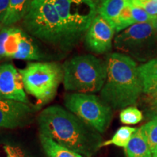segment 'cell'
I'll return each instance as SVG.
<instances>
[{"mask_svg":"<svg viewBox=\"0 0 157 157\" xmlns=\"http://www.w3.org/2000/svg\"><path fill=\"white\" fill-rule=\"evenodd\" d=\"M40 134L82 156L91 157L101 148L98 131L60 105H50L37 117Z\"/></svg>","mask_w":157,"mask_h":157,"instance_id":"6da1fadb","label":"cell"},{"mask_svg":"<svg viewBox=\"0 0 157 157\" xmlns=\"http://www.w3.org/2000/svg\"><path fill=\"white\" fill-rule=\"evenodd\" d=\"M107 78L100 92V98L112 109L119 110L137 103L143 93L136 62L127 55H108Z\"/></svg>","mask_w":157,"mask_h":157,"instance_id":"7a4b0ae2","label":"cell"},{"mask_svg":"<svg viewBox=\"0 0 157 157\" xmlns=\"http://www.w3.org/2000/svg\"><path fill=\"white\" fill-rule=\"evenodd\" d=\"M23 25L29 35L61 51H69L76 45L50 0H32Z\"/></svg>","mask_w":157,"mask_h":157,"instance_id":"3957f363","label":"cell"},{"mask_svg":"<svg viewBox=\"0 0 157 157\" xmlns=\"http://www.w3.org/2000/svg\"><path fill=\"white\" fill-rule=\"evenodd\" d=\"M63 84L67 91L93 94L101 92L107 78L106 61L93 55H80L65 61Z\"/></svg>","mask_w":157,"mask_h":157,"instance_id":"277c9868","label":"cell"},{"mask_svg":"<svg viewBox=\"0 0 157 157\" xmlns=\"http://www.w3.org/2000/svg\"><path fill=\"white\" fill-rule=\"evenodd\" d=\"M19 71L25 90L39 104L53 99L63 78L62 66L53 62L29 63Z\"/></svg>","mask_w":157,"mask_h":157,"instance_id":"5b68a950","label":"cell"},{"mask_svg":"<svg viewBox=\"0 0 157 157\" xmlns=\"http://www.w3.org/2000/svg\"><path fill=\"white\" fill-rule=\"evenodd\" d=\"M114 47L141 62L156 58L157 44L152 22L135 23L124 29L115 37Z\"/></svg>","mask_w":157,"mask_h":157,"instance_id":"8992f818","label":"cell"},{"mask_svg":"<svg viewBox=\"0 0 157 157\" xmlns=\"http://www.w3.org/2000/svg\"><path fill=\"white\" fill-rule=\"evenodd\" d=\"M61 18L70 38L77 44L98 15V7L92 0H50Z\"/></svg>","mask_w":157,"mask_h":157,"instance_id":"52a82bcc","label":"cell"},{"mask_svg":"<svg viewBox=\"0 0 157 157\" xmlns=\"http://www.w3.org/2000/svg\"><path fill=\"white\" fill-rule=\"evenodd\" d=\"M64 105L99 133L106 130L112 119V109L93 94L68 93L65 95Z\"/></svg>","mask_w":157,"mask_h":157,"instance_id":"ba28073f","label":"cell"},{"mask_svg":"<svg viewBox=\"0 0 157 157\" xmlns=\"http://www.w3.org/2000/svg\"><path fill=\"white\" fill-rule=\"evenodd\" d=\"M37 108L0 98V129H15L29 124Z\"/></svg>","mask_w":157,"mask_h":157,"instance_id":"9c48e42d","label":"cell"},{"mask_svg":"<svg viewBox=\"0 0 157 157\" xmlns=\"http://www.w3.org/2000/svg\"><path fill=\"white\" fill-rule=\"evenodd\" d=\"M115 33L112 25L98 14L84 36L86 47L96 54L109 52L112 48Z\"/></svg>","mask_w":157,"mask_h":157,"instance_id":"30bf717a","label":"cell"},{"mask_svg":"<svg viewBox=\"0 0 157 157\" xmlns=\"http://www.w3.org/2000/svg\"><path fill=\"white\" fill-rule=\"evenodd\" d=\"M19 70L10 63L0 65V98L29 104Z\"/></svg>","mask_w":157,"mask_h":157,"instance_id":"8fae6325","label":"cell"},{"mask_svg":"<svg viewBox=\"0 0 157 157\" xmlns=\"http://www.w3.org/2000/svg\"><path fill=\"white\" fill-rule=\"evenodd\" d=\"M23 31L15 27H4L0 31V60L14 59L18 50Z\"/></svg>","mask_w":157,"mask_h":157,"instance_id":"7c38bea8","label":"cell"},{"mask_svg":"<svg viewBox=\"0 0 157 157\" xmlns=\"http://www.w3.org/2000/svg\"><path fill=\"white\" fill-rule=\"evenodd\" d=\"M143 93L148 95L157 86V56L137 68Z\"/></svg>","mask_w":157,"mask_h":157,"instance_id":"4fadbf2b","label":"cell"},{"mask_svg":"<svg viewBox=\"0 0 157 157\" xmlns=\"http://www.w3.org/2000/svg\"><path fill=\"white\" fill-rule=\"evenodd\" d=\"M32 0H10L7 14L2 25L5 27L13 26L19 21H23L30 8Z\"/></svg>","mask_w":157,"mask_h":157,"instance_id":"5bb4252c","label":"cell"},{"mask_svg":"<svg viewBox=\"0 0 157 157\" xmlns=\"http://www.w3.org/2000/svg\"><path fill=\"white\" fill-rule=\"evenodd\" d=\"M127 157H152L153 154L151 151L147 140L143 135L141 127L132 135V138L125 148Z\"/></svg>","mask_w":157,"mask_h":157,"instance_id":"9a60e30c","label":"cell"},{"mask_svg":"<svg viewBox=\"0 0 157 157\" xmlns=\"http://www.w3.org/2000/svg\"><path fill=\"white\" fill-rule=\"evenodd\" d=\"M44 58L42 52L33 42L30 35L23 31L19 48L15 56L14 59L17 60H29V61H38Z\"/></svg>","mask_w":157,"mask_h":157,"instance_id":"2e32d148","label":"cell"},{"mask_svg":"<svg viewBox=\"0 0 157 157\" xmlns=\"http://www.w3.org/2000/svg\"><path fill=\"white\" fill-rule=\"evenodd\" d=\"M128 0H104L98 8V14L106 20L114 29L118 17Z\"/></svg>","mask_w":157,"mask_h":157,"instance_id":"e0dca14e","label":"cell"},{"mask_svg":"<svg viewBox=\"0 0 157 157\" xmlns=\"http://www.w3.org/2000/svg\"><path fill=\"white\" fill-rule=\"evenodd\" d=\"M39 140L43 150L48 157H83L40 133Z\"/></svg>","mask_w":157,"mask_h":157,"instance_id":"ac0fdd59","label":"cell"},{"mask_svg":"<svg viewBox=\"0 0 157 157\" xmlns=\"http://www.w3.org/2000/svg\"><path fill=\"white\" fill-rule=\"evenodd\" d=\"M137 129V128L127 126L121 127L115 132V134L113 135L112 138L110 139L109 140H106L101 143V148L103 146L114 145V146L126 148L127 145L129 144V141L131 140V138H132V135L136 132Z\"/></svg>","mask_w":157,"mask_h":157,"instance_id":"d6986e66","label":"cell"},{"mask_svg":"<svg viewBox=\"0 0 157 157\" xmlns=\"http://www.w3.org/2000/svg\"><path fill=\"white\" fill-rule=\"evenodd\" d=\"M141 129L153 154L157 148V114L148 123L143 125Z\"/></svg>","mask_w":157,"mask_h":157,"instance_id":"ffe728a7","label":"cell"},{"mask_svg":"<svg viewBox=\"0 0 157 157\" xmlns=\"http://www.w3.org/2000/svg\"><path fill=\"white\" fill-rule=\"evenodd\" d=\"M121 123L124 124H136L143 120V113L135 106H129L122 109L119 114Z\"/></svg>","mask_w":157,"mask_h":157,"instance_id":"44dd1931","label":"cell"},{"mask_svg":"<svg viewBox=\"0 0 157 157\" xmlns=\"http://www.w3.org/2000/svg\"><path fill=\"white\" fill-rule=\"evenodd\" d=\"M135 24L134 21H133L132 10H131V4L129 3V0L128 2L124 9L121 11L120 15L118 17L117 23L114 25V29L116 33L124 31V29L129 28V26Z\"/></svg>","mask_w":157,"mask_h":157,"instance_id":"7402d4cb","label":"cell"},{"mask_svg":"<svg viewBox=\"0 0 157 157\" xmlns=\"http://www.w3.org/2000/svg\"><path fill=\"white\" fill-rule=\"evenodd\" d=\"M130 4L144 10L151 16H157V0H129Z\"/></svg>","mask_w":157,"mask_h":157,"instance_id":"603a6c76","label":"cell"},{"mask_svg":"<svg viewBox=\"0 0 157 157\" xmlns=\"http://www.w3.org/2000/svg\"><path fill=\"white\" fill-rule=\"evenodd\" d=\"M130 3V2H129ZM131 10L133 21L135 23H142L152 22L154 16H151L146 13L144 10L131 4Z\"/></svg>","mask_w":157,"mask_h":157,"instance_id":"cb8c5ba5","label":"cell"},{"mask_svg":"<svg viewBox=\"0 0 157 157\" xmlns=\"http://www.w3.org/2000/svg\"><path fill=\"white\" fill-rule=\"evenodd\" d=\"M6 157H30L23 149L19 146L7 144L3 147Z\"/></svg>","mask_w":157,"mask_h":157,"instance_id":"d4e9b609","label":"cell"},{"mask_svg":"<svg viewBox=\"0 0 157 157\" xmlns=\"http://www.w3.org/2000/svg\"><path fill=\"white\" fill-rule=\"evenodd\" d=\"M10 0H0V23L2 24L9 7Z\"/></svg>","mask_w":157,"mask_h":157,"instance_id":"484cf974","label":"cell"},{"mask_svg":"<svg viewBox=\"0 0 157 157\" xmlns=\"http://www.w3.org/2000/svg\"><path fill=\"white\" fill-rule=\"evenodd\" d=\"M147 95H148V100L149 101H150V103H152V102H154V101H157V86Z\"/></svg>","mask_w":157,"mask_h":157,"instance_id":"4316f807","label":"cell"},{"mask_svg":"<svg viewBox=\"0 0 157 157\" xmlns=\"http://www.w3.org/2000/svg\"><path fill=\"white\" fill-rule=\"evenodd\" d=\"M153 25H154V29L155 31V36H156V40L157 44V16H154V19L152 21Z\"/></svg>","mask_w":157,"mask_h":157,"instance_id":"83f0119b","label":"cell"},{"mask_svg":"<svg viewBox=\"0 0 157 157\" xmlns=\"http://www.w3.org/2000/svg\"><path fill=\"white\" fill-rule=\"evenodd\" d=\"M151 104V109L152 111H154L155 113L157 114V101L152 102V103H150Z\"/></svg>","mask_w":157,"mask_h":157,"instance_id":"f1b7e54d","label":"cell"},{"mask_svg":"<svg viewBox=\"0 0 157 157\" xmlns=\"http://www.w3.org/2000/svg\"><path fill=\"white\" fill-rule=\"evenodd\" d=\"M92 1H93V2L95 4L96 6H97L98 8V7H99V6L101 5V3L103 2L104 0H92Z\"/></svg>","mask_w":157,"mask_h":157,"instance_id":"f546056e","label":"cell"},{"mask_svg":"<svg viewBox=\"0 0 157 157\" xmlns=\"http://www.w3.org/2000/svg\"><path fill=\"white\" fill-rule=\"evenodd\" d=\"M152 157H157V148L156 149V151L153 153V156Z\"/></svg>","mask_w":157,"mask_h":157,"instance_id":"4dcf8cb0","label":"cell"},{"mask_svg":"<svg viewBox=\"0 0 157 157\" xmlns=\"http://www.w3.org/2000/svg\"><path fill=\"white\" fill-rule=\"evenodd\" d=\"M1 29H2V24L0 23V31H1Z\"/></svg>","mask_w":157,"mask_h":157,"instance_id":"1f68e13d","label":"cell"}]
</instances>
